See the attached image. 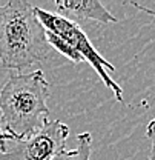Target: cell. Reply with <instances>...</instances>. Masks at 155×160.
I'll return each mask as SVG.
<instances>
[{
	"instance_id": "6da1fadb",
	"label": "cell",
	"mask_w": 155,
	"mask_h": 160,
	"mask_svg": "<svg viewBox=\"0 0 155 160\" xmlns=\"http://www.w3.org/2000/svg\"><path fill=\"white\" fill-rule=\"evenodd\" d=\"M46 29L36 16L34 5L9 0L0 5V66L16 72L41 66L49 59Z\"/></svg>"
},
{
	"instance_id": "7a4b0ae2",
	"label": "cell",
	"mask_w": 155,
	"mask_h": 160,
	"mask_svg": "<svg viewBox=\"0 0 155 160\" xmlns=\"http://www.w3.org/2000/svg\"><path fill=\"white\" fill-rule=\"evenodd\" d=\"M49 83L43 72H16L0 89V125L12 137H28L49 120Z\"/></svg>"
},
{
	"instance_id": "3957f363",
	"label": "cell",
	"mask_w": 155,
	"mask_h": 160,
	"mask_svg": "<svg viewBox=\"0 0 155 160\" xmlns=\"http://www.w3.org/2000/svg\"><path fill=\"white\" fill-rule=\"evenodd\" d=\"M34 11H36V16L40 20V23L43 25V28L46 31H51V32L57 34L58 37H61L63 40H66L83 57V60H86L95 69L98 77L103 80V83L109 89H112L115 99L118 102H123L124 99H123L121 86L108 74V71L114 72L115 66L112 63H109L94 48V45L91 43V40L88 39V36L83 32V29L78 26L77 22H71V20L65 19V17H61L58 14H54V12H49V11H46L43 8H39V6H34Z\"/></svg>"
},
{
	"instance_id": "277c9868",
	"label": "cell",
	"mask_w": 155,
	"mask_h": 160,
	"mask_svg": "<svg viewBox=\"0 0 155 160\" xmlns=\"http://www.w3.org/2000/svg\"><path fill=\"white\" fill-rule=\"evenodd\" d=\"M69 126L60 120H48L41 129L28 137L0 142V160H52L65 149Z\"/></svg>"
},
{
	"instance_id": "5b68a950",
	"label": "cell",
	"mask_w": 155,
	"mask_h": 160,
	"mask_svg": "<svg viewBox=\"0 0 155 160\" xmlns=\"http://www.w3.org/2000/svg\"><path fill=\"white\" fill-rule=\"evenodd\" d=\"M58 16L75 22V20H95L98 23H117L118 19L97 0H56Z\"/></svg>"
},
{
	"instance_id": "8992f818",
	"label": "cell",
	"mask_w": 155,
	"mask_h": 160,
	"mask_svg": "<svg viewBox=\"0 0 155 160\" xmlns=\"http://www.w3.org/2000/svg\"><path fill=\"white\" fill-rule=\"evenodd\" d=\"M92 149V137L89 132H81L77 136V148L74 149H63L52 160H91Z\"/></svg>"
},
{
	"instance_id": "52a82bcc",
	"label": "cell",
	"mask_w": 155,
	"mask_h": 160,
	"mask_svg": "<svg viewBox=\"0 0 155 160\" xmlns=\"http://www.w3.org/2000/svg\"><path fill=\"white\" fill-rule=\"evenodd\" d=\"M46 42H48V45L51 48H54L56 51H58L60 54H63L66 59H69L71 62H74V63H81L83 62V57L78 54L66 40L58 37L57 34H54L51 31H46Z\"/></svg>"
},
{
	"instance_id": "ba28073f",
	"label": "cell",
	"mask_w": 155,
	"mask_h": 160,
	"mask_svg": "<svg viewBox=\"0 0 155 160\" xmlns=\"http://www.w3.org/2000/svg\"><path fill=\"white\" fill-rule=\"evenodd\" d=\"M146 136L151 142V152H149V160H155V119H152L148 123L146 128Z\"/></svg>"
},
{
	"instance_id": "9c48e42d",
	"label": "cell",
	"mask_w": 155,
	"mask_h": 160,
	"mask_svg": "<svg viewBox=\"0 0 155 160\" xmlns=\"http://www.w3.org/2000/svg\"><path fill=\"white\" fill-rule=\"evenodd\" d=\"M134 8H137V9H140V11H143V12H146V14H149V16H152L155 19V11L154 9H149V8H146V6H143V5H140V3H135V2H129Z\"/></svg>"
},
{
	"instance_id": "30bf717a",
	"label": "cell",
	"mask_w": 155,
	"mask_h": 160,
	"mask_svg": "<svg viewBox=\"0 0 155 160\" xmlns=\"http://www.w3.org/2000/svg\"><path fill=\"white\" fill-rule=\"evenodd\" d=\"M8 137H9V134H6V132L3 131L2 125H0V142H2V140H5V139H8Z\"/></svg>"
}]
</instances>
